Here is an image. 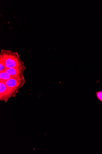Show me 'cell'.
<instances>
[{"label": "cell", "mask_w": 102, "mask_h": 154, "mask_svg": "<svg viewBox=\"0 0 102 154\" xmlns=\"http://www.w3.org/2000/svg\"><path fill=\"white\" fill-rule=\"evenodd\" d=\"M0 57L3 59L6 69L25 66L17 52L2 50L0 54Z\"/></svg>", "instance_id": "obj_1"}, {"label": "cell", "mask_w": 102, "mask_h": 154, "mask_svg": "<svg viewBox=\"0 0 102 154\" xmlns=\"http://www.w3.org/2000/svg\"><path fill=\"white\" fill-rule=\"evenodd\" d=\"M13 77H14L11 76L7 73L5 71L0 72V82H5Z\"/></svg>", "instance_id": "obj_5"}, {"label": "cell", "mask_w": 102, "mask_h": 154, "mask_svg": "<svg viewBox=\"0 0 102 154\" xmlns=\"http://www.w3.org/2000/svg\"><path fill=\"white\" fill-rule=\"evenodd\" d=\"M25 69V66H19L6 69L5 71L11 76L21 78L24 76V74Z\"/></svg>", "instance_id": "obj_4"}, {"label": "cell", "mask_w": 102, "mask_h": 154, "mask_svg": "<svg viewBox=\"0 0 102 154\" xmlns=\"http://www.w3.org/2000/svg\"><path fill=\"white\" fill-rule=\"evenodd\" d=\"M12 97H13V94L5 83L0 82V100L6 103Z\"/></svg>", "instance_id": "obj_3"}, {"label": "cell", "mask_w": 102, "mask_h": 154, "mask_svg": "<svg viewBox=\"0 0 102 154\" xmlns=\"http://www.w3.org/2000/svg\"><path fill=\"white\" fill-rule=\"evenodd\" d=\"M96 95L98 100L102 102V91L96 92Z\"/></svg>", "instance_id": "obj_7"}, {"label": "cell", "mask_w": 102, "mask_h": 154, "mask_svg": "<svg viewBox=\"0 0 102 154\" xmlns=\"http://www.w3.org/2000/svg\"><path fill=\"white\" fill-rule=\"evenodd\" d=\"M25 82L24 77L20 78L14 77L4 83L12 93L13 97L19 92V90L24 85Z\"/></svg>", "instance_id": "obj_2"}, {"label": "cell", "mask_w": 102, "mask_h": 154, "mask_svg": "<svg viewBox=\"0 0 102 154\" xmlns=\"http://www.w3.org/2000/svg\"><path fill=\"white\" fill-rule=\"evenodd\" d=\"M6 69L4 61L2 58L0 57V72L5 71Z\"/></svg>", "instance_id": "obj_6"}]
</instances>
